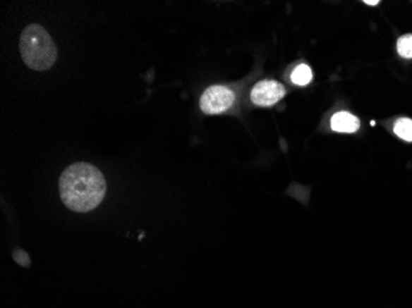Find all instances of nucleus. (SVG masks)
<instances>
[{"instance_id": "f03ea898", "label": "nucleus", "mask_w": 412, "mask_h": 308, "mask_svg": "<svg viewBox=\"0 0 412 308\" xmlns=\"http://www.w3.org/2000/svg\"><path fill=\"white\" fill-rule=\"evenodd\" d=\"M19 47L24 63L37 72L51 68L57 59L54 39L40 24H30L23 30Z\"/></svg>"}, {"instance_id": "6e6552de", "label": "nucleus", "mask_w": 412, "mask_h": 308, "mask_svg": "<svg viewBox=\"0 0 412 308\" xmlns=\"http://www.w3.org/2000/svg\"><path fill=\"white\" fill-rule=\"evenodd\" d=\"M398 54L403 58H412V34L405 35L398 39Z\"/></svg>"}, {"instance_id": "0eeeda50", "label": "nucleus", "mask_w": 412, "mask_h": 308, "mask_svg": "<svg viewBox=\"0 0 412 308\" xmlns=\"http://www.w3.org/2000/svg\"><path fill=\"white\" fill-rule=\"evenodd\" d=\"M394 133L406 142H412V120L400 118L394 126Z\"/></svg>"}, {"instance_id": "9d476101", "label": "nucleus", "mask_w": 412, "mask_h": 308, "mask_svg": "<svg viewBox=\"0 0 412 308\" xmlns=\"http://www.w3.org/2000/svg\"><path fill=\"white\" fill-rule=\"evenodd\" d=\"M364 4L377 5L379 4V1L378 0H375V1H369V0H365V1H364Z\"/></svg>"}, {"instance_id": "7ed1b4c3", "label": "nucleus", "mask_w": 412, "mask_h": 308, "mask_svg": "<svg viewBox=\"0 0 412 308\" xmlns=\"http://www.w3.org/2000/svg\"><path fill=\"white\" fill-rule=\"evenodd\" d=\"M235 93L224 85H212L206 89L200 98V109L206 115H219L232 108Z\"/></svg>"}, {"instance_id": "f257e3e1", "label": "nucleus", "mask_w": 412, "mask_h": 308, "mask_svg": "<svg viewBox=\"0 0 412 308\" xmlns=\"http://www.w3.org/2000/svg\"><path fill=\"white\" fill-rule=\"evenodd\" d=\"M59 187L64 206L80 214L97 209L107 194L103 173L85 161L67 166L59 178Z\"/></svg>"}, {"instance_id": "423d86ee", "label": "nucleus", "mask_w": 412, "mask_h": 308, "mask_svg": "<svg viewBox=\"0 0 412 308\" xmlns=\"http://www.w3.org/2000/svg\"><path fill=\"white\" fill-rule=\"evenodd\" d=\"M313 70L310 68L308 64H300L296 68L294 69V72L291 74V82L299 85V87H304V85H308V84L313 80Z\"/></svg>"}, {"instance_id": "39448f33", "label": "nucleus", "mask_w": 412, "mask_h": 308, "mask_svg": "<svg viewBox=\"0 0 412 308\" xmlns=\"http://www.w3.org/2000/svg\"><path fill=\"white\" fill-rule=\"evenodd\" d=\"M359 126H360L359 118L347 111L334 113L331 118V128L334 133H353L358 130Z\"/></svg>"}, {"instance_id": "20e7f679", "label": "nucleus", "mask_w": 412, "mask_h": 308, "mask_svg": "<svg viewBox=\"0 0 412 308\" xmlns=\"http://www.w3.org/2000/svg\"><path fill=\"white\" fill-rule=\"evenodd\" d=\"M286 90L283 84L277 80H262L255 85L250 93V100L257 106L269 108L284 98Z\"/></svg>"}, {"instance_id": "1a4fd4ad", "label": "nucleus", "mask_w": 412, "mask_h": 308, "mask_svg": "<svg viewBox=\"0 0 412 308\" xmlns=\"http://www.w3.org/2000/svg\"><path fill=\"white\" fill-rule=\"evenodd\" d=\"M13 257H14L15 261L21 265V266H25V268L30 266L29 255H28V253H25L24 250H15L14 253H13Z\"/></svg>"}]
</instances>
